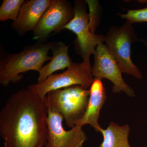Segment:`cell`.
Wrapping results in <instances>:
<instances>
[{
	"label": "cell",
	"mask_w": 147,
	"mask_h": 147,
	"mask_svg": "<svg viewBox=\"0 0 147 147\" xmlns=\"http://www.w3.org/2000/svg\"><path fill=\"white\" fill-rule=\"evenodd\" d=\"M48 109L30 90H20L9 98L0 112V135L7 147H45Z\"/></svg>",
	"instance_id": "cell-1"
},
{
	"label": "cell",
	"mask_w": 147,
	"mask_h": 147,
	"mask_svg": "<svg viewBox=\"0 0 147 147\" xmlns=\"http://www.w3.org/2000/svg\"><path fill=\"white\" fill-rule=\"evenodd\" d=\"M53 42L30 45L20 53L9 54L0 64V84L7 86L23 78L21 74L30 70L39 71L43 65L52 58L48 56Z\"/></svg>",
	"instance_id": "cell-2"
},
{
	"label": "cell",
	"mask_w": 147,
	"mask_h": 147,
	"mask_svg": "<svg viewBox=\"0 0 147 147\" xmlns=\"http://www.w3.org/2000/svg\"><path fill=\"white\" fill-rule=\"evenodd\" d=\"M90 95V90L76 85L49 92L45 102L48 110L62 116L66 125L71 128L84 116Z\"/></svg>",
	"instance_id": "cell-3"
},
{
	"label": "cell",
	"mask_w": 147,
	"mask_h": 147,
	"mask_svg": "<svg viewBox=\"0 0 147 147\" xmlns=\"http://www.w3.org/2000/svg\"><path fill=\"white\" fill-rule=\"evenodd\" d=\"M137 38L132 24L127 21L121 27H111L105 36V42L122 71L141 79L142 74L131 59V45Z\"/></svg>",
	"instance_id": "cell-4"
},
{
	"label": "cell",
	"mask_w": 147,
	"mask_h": 147,
	"mask_svg": "<svg viewBox=\"0 0 147 147\" xmlns=\"http://www.w3.org/2000/svg\"><path fill=\"white\" fill-rule=\"evenodd\" d=\"M94 80L92 69L83 63H73L62 73L52 74L43 82L30 85L28 88L45 99L49 92L71 86L78 85L87 89L91 87Z\"/></svg>",
	"instance_id": "cell-5"
},
{
	"label": "cell",
	"mask_w": 147,
	"mask_h": 147,
	"mask_svg": "<svg viewBox=\"0 0 147 147\" xmlns=\"http://www.w3.org/2000/svg\"><path fill=\"white\" fill-rule=\"evenodd\" d=\"M86 1H74V14L73 19L64 29L69 30L77 36L83 63L92 69L90 57L94 55L98 45L105 41V36L97 35L91 32L89 27L88 13L86 9Z\"/></svg>",
	"instance_id": "cell-6"
},
{
	"label": "cell",
	"mask_w": 147,
	"mask_h": 147,
	"mask_svg": "<svg viewBox=\"0 0 147 147\" xmlns=\"http://www.w3.org/2000/svg\"><path fill=\"white\" fill-rule=\"evenodd\" d=\"M94 55V64L92 67L93 76L95 78H105L111 81L114 84L113 91L115 93L123 91L128 96L134 97V91L124 81L122 71L106 45L99 44Z\"/></svg>",
	"instance_id": "cell-7"
},
{
	"label": "cell",
	"mask_w": 147,
	"mask_h": 147,
	"mask_svg": "<svg viewBox=\"0 0 147 147\" xmlns=\"http://www.w3.org/2000/svg\"><path fill=\"white\" fill-rule=\"evenodd\" d=\"M74 7L65 0H52L35 29L34 39L43 40L53 32L63 30L73 19Z\"/></svg>",
	"instance_id": "cell-8"
},
{
	"label": "cell",
	"mask_w": 147,
	"mask_h": 147,
	"mask_svg": "<svg viewBox=\"0 0 147 147\" xmlns=\"http://www.w3.org/2000/svg\"><path fill=\"white\" fill-rule=\"evenodd\" d=\"M63 118L48 110L47 133L45 147H83L88 139L82 127L76 125L66 131L63 126Z\"/></svg>",
	"instance_id": "cell-9"
},
{
	"label": "cell",
	"mask_w": 147,
	"mask_h": 147,
	"mask_svg": "<svg viewBox=\"0 0 147 147\" xmlns=\"http://www.w3.org/2000/svg\"><path fill=\"white\" fill-rule=\"evenodd\" d=\"M52 0H30L25 2L21 7L18 18L12 27L22 35L35 29Z\"/></svg>",
	"instance_id": "cell-10"
},
{
	"label": "cell",
	"mask_w": 147,
	"mask_h": 147,
	"mask_svg": "<svg viewBox=\"0 0 147 147\" xmlns=\"http://www.w3.org/2000/svg\"><path fill=\"white\" fill-rule=\"evenodd\" d=\"M102 79L95 78L90 87L88 104L86 113L76 125L83 126L88 124L97 132H100L102 127L98 124L100 110L106 98V92Z\"/></svg>",
	"instance_id": "cell-11"
},
{
	"label": "cell",
	"mask_w": 147,
	"mask_h": 147,
	"mask_svg": "<svg viewBox=\"0 0 147 147\" xmlns=\"http://www.w3.org/2000/svg\"><path fill=\"white\" fill-rule=\"evenodd\" d=\"M68 47L61 42H53L51 50L53 57L49 63L40 69L37 83L45 81L48 76L59 70L68 68L73 63L69 56Z\"/></svg>",
	"instance_id": "cell-12"
},
{
	"label": "cell",
	"mask_w": 147,
	"mask_h": 147,
	"mask_svg": "<svg viewBox=\"0 0 147 147\" xmlns=\"http://www.w3.org/2000/svg\"><path fill=\"white\" fill-rule=\"evenodd\" d=\"M129 131L128 125H119L111 122L106 129L100 130L103 141L100 147H131L128 142Z\"/></svg>",
	"instance_id": "cell-13"
},
{
	"label": "cell",
	"mask_w": 147,
	"mask_h": 147,
	"mask_svg": "<svg viewBox=\"0 0 147 147\" xmlns=\"http://www.w3.org/2000/svg\"><path fill=\"white\" fill-rule=\"evenodd\" d=\"M24 0H4L0 7V20L8 19L15 21L18 18Z\"/></svg>",
	"instance_id": "cell-14"
},
{
	"label": "cell",
	"mask_w": 147,
	"mask_h": 147,
	"mask_svg": "<svg viewBox=\"0 0 147 147\" xmlns=\"http://www.w3.org/2000/svg\"><path fill=\"white\" fill-rule=\"evenodd\" d=\"M86 1L89 8V27L91 32L94 33L95 30L98 25L100 19V5L98 1L87 0Z\"/></svg>",
	"instance_id": "cell-15"
},
{
	"label": "cell",
	"mask_w": 147,
	"mask_h": 147,
	"mask_svg": "<svg viewBox=\"0 0 147 147\" xmlns=\"http://www.w3.org/2000/svg\"><path fill=\"white\" fill-rule=\"evenodd\" d=\"M143 1L147 4V1ZM121 18L126 19L131 24L147 22V7L142 9L128 10L126 14H119Z\"/></svg>",
	"instance_id": "cell-16"
},
{
	"label": "cell",
	"mask_w": 147,
	"mask_h": 147,
	"mask_svg": "<svg viewBox=\"0 0 147 147\" xmlns=\"http://www.w3.org/2000/svg\"><path fill=\"white\" fill-rule=\"evenodd\" d=\"M2 147H7V145L5 143H4V142L3 144V146H2Z\"/></svg>",
	"instance_id": "cell-17"
},
{
	"label": "cell",
	"mask_w": 147,
	"mask_h": 147,
	"mask_svg": "<svg viewBox=\"0 0 147 147\" xmlns=\"http://www.w3.org/2000/svg\"><path fill=\"white\" fill-rule=\"evenodd\" d=\"M40 147H43V146H40Z\"/></svg>",
	"instance_id": "cell-18"
}]
</instances>
